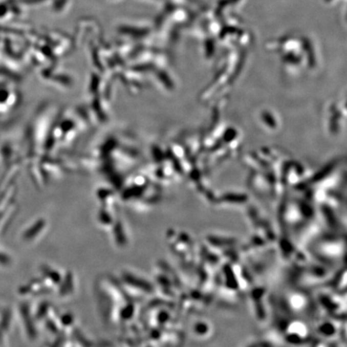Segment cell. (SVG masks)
<instances>
[{"label": "cell", "instance_id": "1", "mask_svg": "<svg viewBox=\"0 0 347 347\" xmlns=\"http://www.w3.org/2000/svg\"><path fill=\"white\" fill-rule=\"evenodd\" d=\"M8 262V258H6L2 254H0V263H6Z\"/></svg>", "mask_w": 347, "mask_h": 347}]
</instances>
